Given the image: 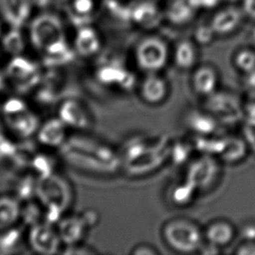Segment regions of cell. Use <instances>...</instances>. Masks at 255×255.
<instances>
[{
	"mask_svg": "<svg viewBox=\"0 0 255 255\" xmlns=\"http://www.w3.org/2000/svg\"><path fill=\"white\" fill-rule=\"evenodd\" d=\"M80 215L84 219V221L87 224V226L89 227V229H92L99 223L100 214L98 213L97 210H95L93 208H87V209L83 210L82 212H80Z\"/></svg>",
	"mask_w": 255,
	"mask_h": 255,
	"instance_id": "obj_41",
	"label": "cell"
},
{
	"mask_svg": "<svg viewBox=\"0 0 255 255\" xmlns=\"http://www.w3.org/2000/svg\"><path fill=\"white\" fill-rule=\"evenodd\" d=\"M219 0H167L162 5L164 20L175 27L186 26L203 11H213Z\"/></svg>",
	"mask_w": 255,
	"mask_h": 255,
	"instance_id": "obj_11",
	"label": "cell"
},
{
	"mask_svg": "<svg viewBox=\"0 0 255 255\" xmlns=\"http://www.w3.org/2000/svg\"><path fill=\"white\" fill-rule=\"evenodd\" d=\"M191 38L201 48V47L210 46L215 41L217 36L212 30L208 21H206L198 24L194 28Z\"/></svg>",
	"mask_w": 255,
	"mask_h": 255,
	"instance_id": "obj_36",
	"label": "cell"
},
{
	"mask_svg": "<svg viewBox=\"0 0 255 255\" xmlns=\"http://www.w3.org/2000/svg\"><path fill=\"white\" fill-rule=\"evenodd\" d=\"M21 202L14 195L0 196V231H4L20 222Z\"/></svg>",
	"mask_w": 255,
	"mask_h": 255,
	"instance_id": "obj_29",
	"label": "cell"
},
{
	"mask_svg": "<svg viewBox=\"0 0 255 255\" xmlns=\"http://www.w3.org/2000/svg\"><path fill=\"white\" fill-rule=\"evenodd\" d=\"M0 45L2 50L11 58L23 55L26 48V36L23 28L10 27L7 31L3 32Z\"/></svg>",
	"mask_w": 255,
	"mask_h": 255,
	"instance_id": "obj_30",
	"label": "cell"
},
{
	"mask_svg": "<svg viewBox=\"0 0 255 255\" xmlns=\"http://www.w3.org/2000/svg\"><path fill=\"white\" fill-rule=\"evenodd\" d=\"M171 140L165 136L132 135L127 138L120 151L122 170L130 177L146 176L167 160Z\"/></svg>",
	"mask_w": 255,
	"mask_h": 255,
	"instance_id": "obj_2",
	"label": "cell"
},
{
	"mask_svg": "<svg viewBox=\"0 0 255 255\" xmlns=\"http://www.w3.org/2000/svg\"><path fill=\"white\" fill-rule=\"evenodd\" d=\"M72 46L76 55L82 58H92L100 53L103 47V39L93 24L85 25L76 28Z\"/></svg>",
	"mask_w": 255,
	"mask_h": 255,
	"instance_id": "obj_21",
	"label": "cell"
},
{
	"mask_svg": "<svg viewBox=\"0 0 255 255\" xmlns=\"http://www.w3.org/2000/svg\"><path fill=\"white\" fill-rule=\"evenodd\" d=\"M36 199L45 210V221L56 224L73 202L70 182L58 172L37 180Z\"/></svg>",
	"mask_w": 255,
	"mask_h": 255,
	"instance_id": "obj_4",
	"label": "cell"
},
{
	"mask_svg": "<svg viewBox=\"0 0 255 255\" xmlns=\"http://www.w3.org/2000/svg\"><path fill=\"white\" fill-rule=\"evenodd\" d=\"M245 14L239 5L227 4L218 6L212 11L208 23L217 38L228 37L237 32L243 24Z\"/></svg>",
	"mask_w": 255,
	"mask_h": 255,
	"instance_id": "obj_15",
	"label": "cell"
},
{
	"mask_svg": "<svg viewBox=\"0 0 255 255\" xmlns=\"http://www.w3.org/2000/svg\"><path fill=\"white\" fill-rule=\"evenodd\" d=\"M240 6L245 17L255 21V0H241Z\"/></svg>",
	"mask_w": 255,
	"mask_h": 255,
	"instance_id": "obj_44",
	"label": "cell"
},
{
	"mask_svg": "<svg viewBox=\"0 0 255 255\" xmlns=\"http://www.w3.org/2000/svg\"><path fill=\"white\" fill-rule=\"evenodd\" d=\"M220 74L211 63H199L190 72V86L195 95L205 99L219 89Z\"/></svg>",
	"mask_w": 255,
	"mask_h": 255,
	"instance_id": "obj_18",
	"label": "cell"
},
{
	"mask_svg": "<svg viewBox=\"0 0 255 255\" xmlns=\"http://www.w3.org/2000/svg\"><path fill=\"white\" fill-rule=\"evenodd\" d=\"M135 91L143 104L157 107L168 99L170 84L162 73H146L138 79Z\"/></svg>",
	"mask_w": 255,
	"mask_h": 255,
	"instance_id": "obj_13",
	"label": "cell"
},
{
	"mask_svg": "<svg viewBox=\"0 0 255 255\" xmlns=\"http://www.w3.org/2000/svg\"><path fill=\"white\" fill-rule=\"evenodd\" d=\"M164 21L162 5L152 0L131 2L129 24L146 32H153Z\"/></svg>",
	"mask_w": 255,
	"mask_h": 255,
	"instance_id": "obj_16",
	"label": "cell"
},
{
	"mask_svg": "<svg viewBox=\"0 0 255 255\" xmlns=\"http://www.w3.org/2000/svg\"><path fill=\"white\" fill-rule=\"evenodd\" d=\"M44 220L45 210L36 198L29 201H25L24 204L21 203L20 221L25 222L24 224L28 225V227H31L34 224H37Z\"/></svg>",
	"mask_w": 255,
	"mask_h": 255,
	"instance_id": "obj_33",
	"label": "cell"
},
{
	"mask_svg": "<svg viewBox=\"0 0 255 255\" xmlns=\"http://www.w3.org/2000/svg\"><path fill=\"white\" fill-rule=\"evenodd\" d=\"M241 239L255 240V221L243 223L241 228Z\"/></svg>",
	"mask_w": 255,
	"mask_h": 255,
	"instance_id": "obj_43",
	"label": "cell"
},
{
	"mask_svg": "<svg viewBox=\"0 0 255 255\" xmlns=\"http://www.w3.org/2000/svg\"><path fill=\"white\" fill-rule=\"evenodd\" d=\"M18 146L8 136L0 135V162L17 158Z\"/></svg>",
	"mask_w": 255,
	"mask_h": 255,
	"instance_id": "obj_38",
	"label": "cell"
},
{
	"mask_svg": "<svg viewBox=\"0 0 255 255\" xmlns=\"http://www.w3.org/2000/svg\"><path fill=\"white\" fill-rule=\"evenodd\" d=\"M4 73L9 86L21 93L36 89L43 77L40 65L24 54L11 57Z\"/></svg>",
	"mask_w": 255,
	"mask_h": 255,
	"instance_id": "obj_10",
	"label": "cell"
},
{
	"mask_svg": "<svg viewBox=\"0 0 255 255\" xmlns=\"http://www.w3.org/2000/svg\"><path fill=\"white\" fill-rule=\"evenodd\" d=\"M68 129L58 117L52 118L41 123L36 132V138L44 147L59 149L69 136Z\"/></svg>",
	"mask_w": 255,
	"mask_h": 255,
	"instance_id": "obj_25",
	"label": "cell"
},
{
	"mask_svg": "<svg viewBox=\"0 0 255 255\" xmlns=\"http://www.w3.org/2000/svg\"><path fill=\"white\" fill-rule=\"evenodd\" d=\"M27 243L32 251L42 255L57 254L63 245L56 226L45 220L29 227Z\"/></svg>",
	"mask_w": 255,
	"mask_h": 255,
	"instance_id": "obj_14",
	"label": "cell"
},
{
	"mask_svg": "<svg viewBox=\"0 0 255 255\" xmlns=\"http://www.w3.org/2000/svg\"><path fill=\"white\" fill-rule=\"evenodd\" d=\"M96 12V0H71L67 9L68 18L76 28L93 24Z\"/></svg>",
	"mask_w": 255,
	"mask_h": 255,
	"instance_id": "obj_28",
	"label": "cell"
},
{
	"mask_svg": "<svg viewBox=\"0 0 255 255\" xmlns=\"http://www.w3.org/2000/svg\"><path fill=\"white\" fill-rule=\"evenodd\" d=\"M249 146L250 145L245 137L241 135L224 134L217 157L222 161V163H239L247 156Z\"/></svg>",
	"mask_w": 255,
	"mask_h": 255,
	"instance_id": "obj_27",
	"label": "cell"
},
{
	"mask_svg": "<svg viewBox=\"0 0 255 255\" xmlns=\"http://www.w3.org/2000/svg\"><path fill=\"white\" fill-rule=\"evenodd\" d=\"M237 255H255V240L241 239V241L232 250Z\"/></svg>",
	"mask_w": 255,
	"mask_h": 255,
	"instance_id": "obj_40",
	"label": "cell"
},
{
	"mask_svg": "<svg viewBox=\"0 0 255 255\" xmlns=\"http://www.w3.org/2000/svg\"><path fill=\"white\" fill-rule=\"evenodd\" d=\"M59 151L67 163L88 173L108 176L122 170L119 149L85 131L69 135Z\"/></svg>",
	"mask_w": 255,
	"mask_h": 255,
	"instance_id": "obj_1",
	"label": "cell"
},
{
	"mask_svg": "<svg viewBox=\"0 0 255 255\" xmlns=\"http://www.w3.org/2000/svg\"><path fill=\"white\" fill-rule=\"evenodd\" d=\"M193 151H195V148L192 140H171L169 149V160L174 162L175 164H186L193 156Z\"/></svg>",
	"mask_w": 255,
	"mask_h": 255,
	"instance_id": "obj_32",
	"label": "cell"
},
{
	"mask_svg": "<svg viewBox=\"0 0 255 255\" xmlns=\"http://www.w3.org/2000/svg\"><path fill=\"white\" fill-rule=\"evenodd\" d=\"M28 39L47 64L64 63L74 53L73 46L67 40L63 21L53 13H41L31 18Z\"/></svg>",
	"mask_w": 255,
	"mask_h": 255,
	"instance_id": "obj_3",
	"label": "cell"
},
{
	"mask_svg": "<svg viewBox=\"0 0 255 255\" xmlns=\"http://www.w3.org/2000/svg\"><path fill=\"white\" fill-rule=\"evenodd\" d=\"M29 164L33 173L38 178L57 172L54 168L55 167L54 158L51 155L46 153L41 152V153L34 154L33 157L29 160Z\"/></svg>",
	"mask_w": 255,
	"mask_h": 255,
	"instance_id": "obj_35",
	"label": "cell"
},
{
	"mask_svg": "<svg viewBox=\"0 0 255 255\" xmlns=\"http://www.w3.org/2000/svg\"><path fill=\"white\" fill-rule=\"evenodd\" d=\"M57 117L68 128L76 131H86L92 125L93 119L89 109L79 100L65 99L58 106Z\"/></svg>",
	"mask_w": 255,
	"mask_h": 255,
	"instance_id": "obj_17",
	"label": "cell"
},
{
	"mask_svg": "<svg viewBox=\"0 0 255 255\" xmlns=\"http://www.w3.org/2000/svg\"><path fill=\"white\" fill-rule=\"evenodd\" d=\"M184 124L192 136L220 133L219 127L221 124L203 108L189 111L185 116Z\"/></svg>",
	"mask_w": 255,
	"mask_h": 255,
	"instance_id": "obj_26",
	"label": "cell"
},
{
	"mask_svg": "<svg viewBox=\"0 0 255 255\" xmlns=\"http://www.w3.org/2000/svg\"><path fill=\"white\" fill-rule=\"evenodd\" d=\"M2 34H3V31H2V25H1V22H0V39H1Z\"/></svg>",
	"mask_w": 255,
	"mask_h": 255,
	"instance_id": "obj_47",
	"label": "cell"
},
{
	"mask_svg": "<svg viewBox=\"0 0 255 255\" xmlns=\"http://www.w3.org/2000/svg\"><path fill=\"white\" fill-rule=\"evenodd\" d=\"M131 255H158L160 254L159 250L154 246L146 242H140L132 246L129 250Z\"/></svg>",
	"mask_w": 255,
	"mask_h": 255,
	"instance_id": "obj_39",
	"label": "cell"
},
{
	"mask_svg": "<svg viewBox=\"0 0 255 255\" xmlns=\"http://www.w3.org/2000/svg\"><path fill=\"white\" fill-rule=\"evenodd\" d=\"M37 180L38 177L34 173L22 176L15 184L14 196L21 203L36 198Z\"/></svg>",
	"mask_w": 255,
	"mask_h": 255,
	"instance_id": "obj_34",
	"label": "cell"
},
{
	"mask_svg": "<svg viewBox=\"0 0 255 255\" xmlns=\"http://www.w3.org/2000/svg\"><path fill=\"white\" fill-rule=\"evenodd\" d=\"M237 234L238 229L234 223L223 217L214 218L203 226L204 241L222 250L233 242Z\"/></svg>",
	"mask_w": 255,
	"mask_h": 255,
	"instance_id": "obj_19",
	"label": "cell"
},
{
	"mask_svg": "<svg viewBox=\"0 0 255 255\" xmlns=\"http://www.w3.org/2000/svg\"><path fill=\"white\" fill-rule=\"evenodd\" d=\"M163 243L175 253H198L204 243L203 226L191 217L179 215L168 218L160 227Z\"/></svg>",
	"mask_w": 255,
	"mask_h": 255,
	"instance_id": "obj_5",
	"label": "cell"
},
{
	"mask_svg": "<svg viewBox=\"0 0 255 255\" xmlns=\"http://www.w3.org/2000/svg\"><path fill=\"white\" fill-rule=\"evenodd\" d=\"M200 47L192 38H183L171 46L170 63L182 72H191L199 64Z\"/></svg>",
	"mask_w": 255,
	"mask_h": 255,
	"instance_id": "obj_20",
	"label": "cell"
},
{
	"mask_svg": "<svg viewBox=\"0 0 255 255\" xmlns=\"http://www.w3.org/2000/svg\"><path fill=\"white\" fill-rule=\"evenodd\" d=\"M246 134L248 135L247 142L249 145L254 144L255 145V120H247V128H246Z\"/></svg>",
	"mask_w": 255,
	"mask_h": 255,
	"instance_id": "obj_45",
	"label": "cell"
},
{
	"mask_svg": "<svg viewBox=\"0 0 255 255\" xmlns=\"http://www.w3.org/2000/svg\"><path fill=\"white\" fill-rule=\"evenodd\" d=\"M63 253L65 254H95L97 253V251L87 245H85L83 242L76 244V245H72V246H66L65 250L63 251Z\"/></svg>",
	"mask_w": 255,
	"mask_h": 255,
	"instance_id": "obj_42",
	"label": "cell"
},
{
	"mask_svg": "<svg viewBox=\"0 0 255 255\" xmlns=\"http://www.w3.org/2000/svg\"><path fill=\"white\" fill-rule=\"evenodd\" d=\"M21 239V232L13 226L4 231H0V252H9L15 248Z\"/></svg>",
	"mask_w": 255,
	"mask_h": 255,
	"instance_id": "obj_37",
	"label": "cell"
},
{
	"mask_svg": "<svg viewBox=\"0 0 255 255\" xmlns=\"http://www.w3.org/2000/svg\"><path fill=\"white\" fill-rule=\"evenodd\" d=\"M246 91L255 92V70L247 75H244Z\"/></svg>",
	"mask_w": 255,
	"mask_h": 255,
	"instance_id": "obj_46",
	"label": "cell"
},
{
	"mask_svg": "<svg viewBox=\"0 0 255 255\" xmlns=\"http://www.w3.org/2000/svg\"><path fill=\"white\" fill-rule=\"evenodd\" d=\"M205 109L222 125L232 123L243 118L241 107V96L230 91L218 89L211 96L203 99Z\"/></svg>",
	"mask_w": 255,
	"mask_h": 255,
	"instance_id": "obj_12",
	"label": "cell"
},
{
	"mask_svg": "<svg viewBox=\"0 0 255 255\" xmlns=\"http://www.w3.org/2000/svg\"><path fill=\"white\" fill-rule=\"evenodd\" d=\"M199 193L183 176L169 182L164 189V199L173 208H186L191 205Z\"/></svg>",
	"mask_w": 255,
	"mask_h": 255,
	"instance_id": "obj_23",
	"label": "cell"
},
{
	"mask_svg": "<svg viewBox=\"0 0 255 255\" xmlns=\"http://www.w3.org/2000/svg\"><path fill=\"white\" fill-rule=\"evenodd\" d=\"M223 163L215 155L197 153L185 164L184 177L195 187L197 192H211L220 182Z\"/></svg>",
	"mask_w": 255,
	"mask_h": 255,
	"instance_id": "obj_8",
	"label": "cell"
},
{
	"mask_svg": "<svg viewBox=\"0 0 255 255\" xmlns=\"http://www.w3.org/2000/svg\"><path fill=\"white\" fill-rule=\"evenodd\" d=\"M0 114L6 128L17 138L27 139L36 135L41 125L38 115L18 96L6 98L1 103Z\"/></svg>",
	"mask_w": 255,
	"mask_h": 255,
	"instance_id": "obj_7",
	"label": "cell"
},
{
	"mask_svg": "<svg viewBox=\"0 0 255 255\" xmlns=\"http://www.w3.org/2000/svg\"><path fill=\"white\" fill-rule=\"evenodd\" d=\"M56 228L65 247L82 243L90 230L80 213L63 215L56 223Z\"/></svg>",
	"mask_w": 255,
	"mask_h": 255,
	"instance_id": "obj_22",
	"label": "cell"
},
{
	"mask_svg": "<svg viewBox=\"0 0 255 255\" xmlns=\"http://www.w3.org/2000/svg\"><path fill=\"white\" fill-rule=\"evenodd\" d=\"M171 60V46L168 41L153 32L140 37L132 48V61L142 74L162 73Z\"/></svg>",
	"mask_w": 255,
	"mask_h": 255,
	"instance_id": "obj_6",
	"label": "cell"
},
{
	"mask_svg": "<svg viewBox=\"0 0 255 255\" xmlns=\"http://www.w3.org/2000/svg\"><path fill=\"white\" fill-rule=\"evenodd\" d=\"M95 77L97 82L106 88H114L126 93L135 91L138 82L135 74L118 58L101 61L96 68Z\"/></svg>",
	"mask_w": 255,
	"mask_h": 255,
	"instance_id": "obj_9",
	"label": "cell"
},
{
	"mask_svg": "<svg viewBox=\"0 0 255 255\" xmlns=\"http://www.w3.org/2000/svg\"><path fill=\"white\" fill-rule=\"evenodd\" d=\"M232 66L244 75L255 70V49L252 47H240L232 55Z\"/></svg>",
	"mask_w": 255,
	"mask_h": 255,
	"instance_id": "obj_31",
	"label": "cell"
},
{
	"mask_svg": "<svg viewBox=\"0 0 255 255\" xmlns=\"http://www.w3.org/2000/svg\"><path fill=\"white\" fill-rule=\"evenodd\" d=\"M32 0H0V13L9 27L23 28L31 20Z\"/></svg>",
	"mask_w": 255,
	"mask_h": 255,
	"instance_id": "obj_24",
	"label": "cell"
}]
</instances>
